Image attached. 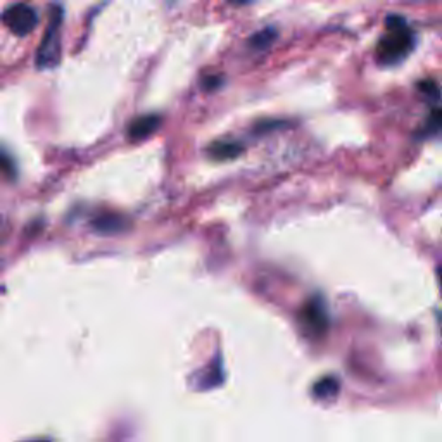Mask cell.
<instances>
[{
  "label": "cell",
  "mask_w": 442,
  "mask_h": 442,
  "mask_svg": "<svg viewBox=\"0 0 442 442\" xmlns=\"http://www.w3.org/2000/svg\"><path fill=\"white\" fill-rule=\"evenodd\" d=\"M301 320L313 336L321 337L324 333H326V330H328V316H326L324 301L320 297H314V299L306 302L301 313Z\"/></svg>",
  "instance_id": "obj_4"
},
{
  "label": "cell",
  "mask_w": 442,
  "mask_h": 442,
  "mask_svg": "<svg viewBox=\"0 0 442 442\" xmlns=\"http://www.w3.org/2000/svg\"><path fill=\"white\" fill-rule=\"evenodd\" d=\"M420 89L429 95H437V85L433 82H420Z\"/></svg>",
  "instance_id": "obj_11"
},
{
  "label": "cell",
  "mask_w": 442,
  "mask_h": 442,
  "mask_svg": "<svg viewBox=\"0 0 442 442\" xmlns=\"http://www.w3.org/2000/svg\"><path fill=\"white\" fill-rule=\"evenodd\" d=\"M92 225L101 233H116L125 228V220L116 216V214H106V216L97 218Z\"/></svg>",
  "instance_id": "obj_7"
},
{
  "label": "cell",
  "mask_w": 442,
  "mask_h": 442,
  "mask_svg": "<svg viewBox=\"0 0 442 442\" xmlns=\"http://www.w3.org/2000/svg\"><path fill=\"white\" fill-rule=\"evenodd\" d=\"M159 126H161V116H158V114H145V116L133 119L128 128L130 140H145Z\"/></svg>",
  "instance_id": "obj_5"
},
{
  "label": "cell",
  "mask_w": 442,
  "mask_h": 442,
  "mask_svg": "<svg viewBox=\"0 0 442 442\" xmlns=\"http://www.w3.org/2000/svg\"><path fill=\"white\" fill-rule=\"evenodd\" d=\"M275 37H277V31L273 28H266V30L260 31V33H256L250 38V45L256 47V49H265V47H268L273 42Z\"/></svg>",
  "instance_id": "obj_9"
},
{
  "label": "cell",
  "mask_w": 442,
  "mask_h": 442,
  "mask_svg": "<svg viewBox=\"0 0 442 442\" xmlns=\"http://www.w3.org/2000/svg\"><path fill=\"white\" fill-rule=\"evenodd\" d=\"M61 9H55L50 16L49 28H47L37 50V66L40 70H49L59 62V57H61Z\"/></svg>",
  "instance_id": "obj_2"
},
{
  "label": "cell",
  "mask_w": 442,
  "mask_h": 442,
  "mask_svg": "<svg viewBox=\"0 0 442 442\" xmlns=\"http://www.w3.org/2000/svg\"><path fill=\"white\" fill-rule=\"evenodd\" d=\"M0 19L16 37H26L38 25V16L35 13L33 7L23 2L14 4L9 9L4 11Z\"/></svg>",
  "instance_id": "obj_3"
},
{
  "label": "cell",
  "mask_w": 442,
  "mask_h": 442,
  "mask_svg": "<svg viewBox=\"0 0 442 442\" xmlns=\"http://www.w3.org/2000/svg\"><path fill=\"white\" fill-rule=\"evenodd\" d=\"M230 2H232V4H238V6H241V4H249L250 0H230Z\"/></svg>",
  "instance_id": "obj_12"
},
{
  "label": "cell",
  "mask_w": 442,
  "mask_h": 442,
  "mask_svg": "<svg viewBox=\"0 0 442 442\" xmlns=\"http://www.w3.org/2000/svg\"><path fill=\"white\" fill-rule=\"evenodd\" d=\"M442 130V109H433L430 114L427 123H425L424 135H433L439 133Z\"/></svg>",
  "instance_id": "obj_10"
},
{
  "label": "cell",
  "mask_w": 442,
  "mask_h": 442,
  "mask_svg": "<svg viewBox=\"0 0 442 442\" xmlns=\"http://www.w3.org/2000/svg\"><path fill=\"white\" fill-rule=\"evenodd\" d=\"M313 392L320 399H328V397H333L338 392V384L336 378H324V380H320L314 385Z\"/></svg>",
  "instance_id": "obj_8"
},
{
  "label": "cell",
  "mask_w": 442,
  "mask_h": 442,
  "mask_svg": "<svg viewBox=\"0 0 442 442\" xmlns=\"http://www.w3.org/2000/svg\"><path fill=\"white\" fill-rule=\"evenodd\" d=\"M209 156L218 161H226V159L237 158L242 153V145L237 142H214L209 147Z\"/></svg>",
  "instance_id": "obj_6"
},
{
  "label": "cell",
  "mask_w": 442,
  "mask_h": 442,
  "mask_svg": "<svg viewBox=\"0 0 442 442\" xmlns=\"http://www.w3.org/2000/svg\"><path fill=\"white\" fill-rule=\"evenodd\" d=\"M415 47V33L399 16L387 19L385 35L378 40L377 59L380 65L394 66L409 55Z\"/></svg>",
  "instance_id": "obj_1"
}]
</instances>
